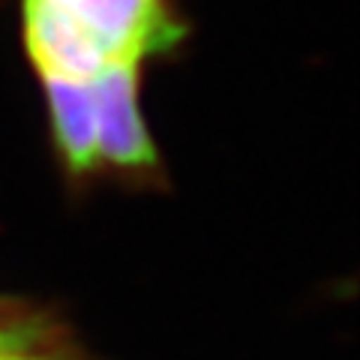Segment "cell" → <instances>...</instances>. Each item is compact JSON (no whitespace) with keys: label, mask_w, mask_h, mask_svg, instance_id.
<instances>
[{"label":"cell","mask_w":360,"mask_h":360,"mask_svg":"<svg viewBox=\"0 0 360 360\" xmlns=\"http://www.w3.org/2000/svg\"><path fill=\"white\" fill-rule=\"evenodd\" d=\"M90 87L96 108L99 162L132 172H148L160 165L139 111V63L111 60L90 78Z\"/></svg>","instance_id":"cell-2"},{"label":"cell","mask_w":360,"mask_h":360,"mask_svg":"<svg viewBox=\"0 0 360 360\" xmlns=\"http://www.w3.org/2000/svg\"><path fill=\"white\" fill-rule=\"evenodd\" d=\"M21 13H25L27 54L37 63L39 75L90 82L108 63L82 30H75L70 21L54 15L37 0H21Z\"/></svg>","instance_id":"cell-3"},{"label":"cell","mask_w":360,"mask_h":360,"mask_svg":"<svg viewBox=\"0 0 360 360\" xmlns=\"http://www.w3.org/2000/svg\"><path fill=\"white\" fill-rule=\"evenodd\" d=\"M45 94H49L54 139L63 153L66 165L75 174L90 172L99 162L96 153V108H94V87L90 82L75 78H54L42 75Z\"/></svg>","instance_id":"cell-4"},{"label":"cell","mask_w":360,"mask_h":360,"mask_svg":"<svg viewBox=\"0 0 360 360\" xmlns=\"http://www.w3.org/2000/svg\"><path fill=\"white\" fill-rule=\"evenodd\" d=\"M0 360H90L45 312L0 300Z\"/></svg>","instance_id":"cell-5"},{"label":"cell","mask_w":360,"mask_h":360,"mask_svg":"<svg viewBox=\"0 0 360 360\" xmlns=\"http://www.w3.org/2000/svg\"><path fill=\"white\" fill-rule=\"evenodd\" d=\"M82 30L87 42L111 60L139 63L180 39L168 0H37Z\"/></svg>","instance_id":"cell-1"}]
</instances>
